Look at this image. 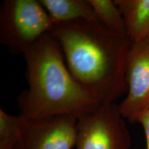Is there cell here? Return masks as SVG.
Returning a JSON list of instances; mask_svg holds the SVG:
<instances>
[{
  "label": "cell",
  "instance_id": "cell-1",
  "mask_svg": "<svg viewBox=\"0 0 149 149\" xmlns=\"http://www.w3.org/2000/svg\"><path fill=\"white\" fill-rule=\"evenodd\" d=\"M50 33L60 44L72 77L96 101L115 103L126 94V66L132 44L126 35L86 20L54 24Z\"/></svg>",
  "mask_w": 149,
  "mask_h": 149
},
{
  "label": "cell",
  "instance_id": "cell-2",
  "mask_svg": "<svg viewBox=\"0 0 149 149\" xmlns=\"http://www.w3.org/2000/svg\"><path fill=\"white\" fill-rule=\"evenodd\" d=\"M24 57L28 88L17 99L20 115H70L78 120L100 104L72 77L60 44L51 33L37 41Z\"/></svg>",
  "mask_w": 149,
  "mask_h": 149
},
{
  "label": "cell",
  "instance_id": "cell-3",
  "mask_svg": "<svg viewBox=\"0 0 149 149\" xmlns=\"http://www.w3.org/2000/svg\"><path fill=\"white\" fill-rule=\"evenodd\" d=\"M53 24L39 0H5L0 9V43L10 53L24 55Z\"/></svg>",
  "mask_w": 149,
  "mask_h": 149
},
{
  "label": "cell",
  "instance_id": "cell-4",
  "mask_svg": "<svg viewBox=\"0 0 149 149\" xmlns=\"http://www.w3.org/2000/svg\"><path fill=\"white\" fill-rule=\"evenodd\" d=\"M74 148H131L130 132L118 104H100L77 120Z\"/></svg>",
  "mask_w": 149,
  "mask_h": 149
},
{
  "label": "cell",
  "instance_id": "cell-5",
  "mask_svg": "<svg viewBox=\"0 0 149 149\" xmlns=\"http://www.w3.org/2000/svg\"><path fill=\"white\" fill-rule=\"evenodd\" d=\"M19 135L15 149H72L77 119L70 115L28 118L19 115Z\"/></svg>",
  "mask_w": 149,
  "mask_h": 149
},
{
  "label": "cell",
  "instance_id": "cell-6",
  "mask_svg": "<svg viewBox=\"0 0 149 149\" xmlns=\"http://www.w3.org/2000/svg\"><path fill=\"white\" fill-rule=\"evenodd\" d=\"M128 91L119 104L125 120L131 124L149 109V40L132 43L126 66Z\"/></svg>",
  "mask_w": 149,
  "mask_h": 149
},
{
  "label": "cell",
  "instance_id": "cell-7",
  "mask_svg": "<svg viewBox=\"0 0 149 149\" xmlns=\"http://www.w3.org/2000/svg\"><path fill=\"white\" fill-rule=\"evenodd\" d=\"M131 43L149 40V0H115Z\"/></svg>",
  "mask_w": 149,
  "mask_h": 149
},
{
  "label": "cell",
  "instance_id": "cell-8",
  "mask_svg": "<svg viewBox=\"0 0 149 149\" xmlns=\"http://www.w3.org/2000/svg\"><path fill=\"white\" fill-rule=\"evenodd\" d=\"M53 24L78 20L100 22L88 0H39Z\"/></svg>",
  "mask_w": 149,
  "mask_h": 149
},
{
  "label": "cell",
  "instance_id": "cell-9",
  "mask_svg": "<svg viewBox=\"0 0 149 149\" xmlns=\"http://www.w3.org/2000/svg\"><path fill=\"white\" fill-rule=\"evenodd\" d=\"M104 27L117 34L126 35V26L120 9L112 0H88Z\"/></svg>",
  "mask_w": 149,
  "mask_h": 149
},
{
  "label": "cell",
  "instance_id": "cell-10",
  "mask_svg": "<svg viewBox=\"0 0 149 149\" xmlns=\"http://www.w3.org/2000/svg\"><path fill=\"white\" fill-rule=\"evenodd\" d=\"M19 135V118L0 109V149H15Z\"/></svg>",
  "mask_w": 149,
  "mask_h": 149
},
{
  "label": "cell",
  "instance_id": "cell-11",
  "mask_svg": "<svg viewBox=\"0 0 149 149\" xmlns=\"http://www.w3.org/2000/svg\"><path fill=\"white\" fill-rule=\"evenodd\" d=\"M138 123L141 124L144 129L146 139V149H149V109L141 115L138 120Z\"/></svg>",
  "mask_w": 149,
  "mask_h": 149
}]
</instances>
